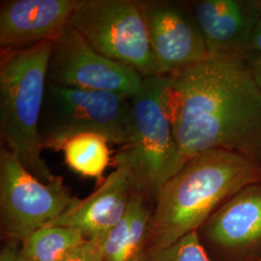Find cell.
<instances>
[{"mask_svg":"<svg viewBox=\"0 0 261 261\" xmlns=\"http://www.w3.org/2000/svg\"><path fill=\"white\" fill-rule=\"evenodd\" d=\"M130 98L119 94L64 87L47 82L40 119L44 148L58 150L66 140L95 133L120 147L128 141Z\"/></svg>","mask_w":261,"mask_h":261,"instance_id":"obj_5","label":"cell"},{"mask_svg":"<svg viewBox=\"0 0 261 261\" xmlns=\"http://www.w3.org/2000/svg\"><path fill=\"white\" fill-rule=\"evenodd\" d=\"M249 47L250 51L261 53V16L255 27L252 29Z\"/></svg>","mask_w":261,"mask_h":261,"instance_id":"obj_21","label":"cell"},{"mask_svg":"<svg viewBox=\"0 0 261 261\" xmlns=\"http://www.w3.org/2000/svg\"><path fill=\"white\" fill-rule=\"evenodd\" d=\"M63 178L45 183L31 174L18 158L1 144L0 219L3 232L22 241L53 224L75 201Z\"/></svg>","mask_w":261,"mask_h":261,"instance_id":"obj_7","label":"cell"},{"mask_svg":"<svg viewBox=\"0 0 261 261\" xmlns=\"http://www.w3.org/2000/svg\"><path fill=\"white\" fill-rule=\"evenodd\" d=\"M86 240L79 231L58 225H47L20 241L22 261H63Z\"/></svg>","mask_w":261,"mask_h":261,"instance_id":"obj_16","label":"cell"},{"mask_svg":"<svg viewBox=\"0 0 261 261\" xmlns=\"http://www.w3.org/2000/svg\"><path fill=\"white\" fill-rule=\"evenodd\" d=\"M210 238L227 248L261 239V186L247 187L221 206L208 223Z\"/></svg>","mask_w":261,"mask_h":261,"instance_id":"obj_13","label":"cell"},{"mask_svg":"<svg viewBox=\"0 0 261 261\" xmlns=\"http://www.w3.org/2000/svg\"><path fill=\"white\" fill-rule=\"evenodd\" d=\"M69 25L103 56L143 77L159 75L140 0H83Z\"/></svg>","mask_w":261,"mask_h":261,"instance_id":"obj_6","label":"cell"},{"mask_svg":"<svg viewBox=\"0 0 261 261\" xmlns=\"http://www.w3.org/2000/svg\"><path fill=\"white\" fill-rule=\"evenodd\" d=\"M19 242V240L11 239L1 251L0 261H22Z\"/></svg>","mask_w":261,"mask_h":261,"instance_id":"obj_19","label":"cell"},{"mask_svg":"<svg viewBox=\"0 0 261 261\" xmlns=\"http://www.w3.org/2000/svg\"><path fill=\"white\" fill-rule=\"evenodd\" d=\"M135 189L129 171L117 167L93 193L75 201L49 225L79 231L86 240L102 241L126 213Z\"/></svg>","mask_w":261,"mask_h":261,"instance_id":"obj_12","label":"cell"},{"mask_svg":"<svg viewBox=\"0 0 261 261\" xmlns=\"http://www.w3.org/2000/svg\"><path fill=\"white\" fill-rule=\"evenodd\" d=\"M142 261H210L196 231L178 239L169 246L148 253Z\"/></svg>","mask_w":261,"mask_h":261,"instance_id":"obj_17","label":"cell"},{"mask_svg":"<svg viewBox=\"0 0 261 261\" xmlns=\"http://www.w3.org/2000/svg\"><path fill=\"white\" fill-rule=\"evenodd\" d=\"M109 140L102 135L83 133L66 140L59 147L65 163L73 171L84 177H103L111 163Z\"/></svg>","mask_w":261,"mask_h":261,"instance_id":"obj_15","label":"cell"},{"mask_svg":"<svg viewBox=\"0 0 261 261\" xmlns=\"http://www.w3.org/2000/svg\"><path fill=\"white\" fill-rule=\"evenodd\" d=\"M143 76L94 49L70 25L53 42L47 82L64 87L119 94L132 99Z\"/></svg>","mask_w":261,"mask_h":261,"instance_id":"obj_8","label":"cell"},{"mask_svg":"<svg viewBox=\"0 0 261 261\" xmlns=\"http://www.w3.org/2000/svg\"><path fill=\"white\" fill-rule=\"evenodd\" d=\"M167 75L143 77L132 99L128 141L112 158L115 168L130 173L135 192L155 205L162 188L186 164L178 150L164 106Z\"/></svg>","mask_w":261,"mask_h":261,"instance_id":"obj_4","label":"cell"},{"mask_svg":"<svg viewBox=\"0 0 261 261\" xmlns=\"http://www.w3.org/2000/svg\"><path fill=\"white\" fill-rule=\"evenodd\" d=\"M83 0H5L0 4L1 53L51 41L69 25Z\"/></svg>","mask_w":261,"mask_h":261,"instance_id":"obj_10","label":"cell"},{"mask_svg":"<svg viewBox=\"0 0 261 261\" xmlns=\"http://www.w3.org/2000/svg\"><path fill=\"white\" fill-rule=\"evenodd\" d=\"M260 182V164L239 153L210 150L190 159L159 193L145 256L196 231L223 202Z\"/></svg>","mask_w":261,"mask_h":261,"instance_id":"obj_2","label":"cell"},{"mask_svg":"<svg viewBox=\"0 0 261 261\" xmlns=\"http://www.w3.org/2000/svg\"><path fill=\"white\" fill-rule=\"evenodd\" d=\"M167 76L164 106L183 158L226 150L260 164L261 89L244 56H209Z\"/></svg>","mask_w":261,"mask_h":261,"instance_id":"obj_1","label":"cell"},{"mask_svg":"<svg viewBox=\"0 0 261 261\" xmlns=\"http://www.w3.org/2000/svg\"><path fill=\"white\" fill-rule=\"evenodd\" d=\"M209 56H246L252 29L260 18L258 2L201 0L189 4Z\"/></svg>","mask_w":261,"mask_h":261,"instance_id":"obj_11","label":"cell"},{"mask_svg":"<svg viewBox=\"0 0 261 261\" xmlns=\"http://www.w3.org/2000/svg\"><path fill=\"white\" fill-rule=\"evenodd\" d=\"M63 261H103L100 241L84 240Z\"/></svg>","mask_w":261,"mask_h":261,"instance_id":"obj_18","label":"cell"},{"mask_svg":"<svg viewBox=\"0 0 261 261\" xmlns=\"http://www.w3.org/2000/svg\"><path fill=\"white\" fill-rule=\"evenodd\" d=\"M153 208L149 201L134 192L126 213L100 242L103 261L143 260Z\"/></svg>","mask_w":261,"mask_h":261,"instance_id":"obj_14","label":"cell"},{"mask_svg":"<svg viewBox=\"0 0 261 261\" xmlns=\"http://www.w3.org/2000/svg\"><path fill=\"white\" fill-rule=\"evenodd\" d=\"M53 42L0 56V136L2 145L42 182L56 179L42 157L40 119Z\"/></svg>","mask_w":261,"mask_h":261,"instance_id":"obj_3","label":"cell"},{"mask_svg":"<svg viewBox=\"0 0 261 261\" xmlns=\"http://www.w3.org/2000/svg\"><path fill=\"white\" fill-rule=\"evenodd\" d=\"M245 60L252 72L255 83L261 89V53L249 51L245 56Z\"/></svg>","mask_w":261,"mask_h":261,"instance_id":"obj_20","label":"cell"},{"mask_svg":"<svg viewBox=\"0 0 261 261\" xmlns=\"http://www.w3.org/2000/svg\"><path fill=\"white\" fill-rule=\"evenodd\" d=\"M159 75H169L209 57L189 5L140 0Z\"/></svg>","mask_w":261,"mask_h":261,"instance_id":"obj_9","label":"cell"},{"mask_svg":"<svg viewBox=\"0 0 261 261\" xmlns=\"http://www.w3.org/2000/svg\"><path fill=\"white\" fill-rule=\"evenodd\" d=\"M260 261H261V259H260Z\"/></svg>","mask_w":261,"mask_h":261,"instance_id":"obj_22","label":"cell"}]
</instances>
